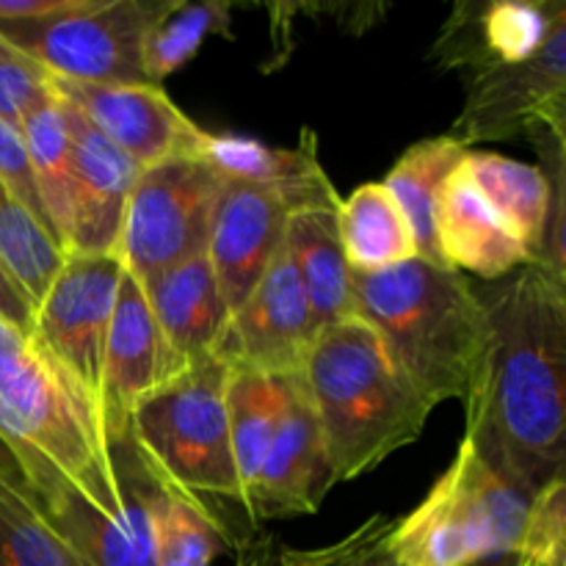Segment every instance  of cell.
<instances>
[{"mask_svg":"<svg viewBox=\"0 0 566 566\" xmlns=\"http://www.w3.org/2000/svg\"><path fill=\"white\" fill-rule=\"evenodd\" d=\"M479 293L490 346L464 401V437L536 497L566 481V313L536 265L486 282Z\"/></svg>","mask_w":566,"mask_h":566,"instance_id":"1","label":"cell"},{"mask_svg":"<svg viewBox=\"0 0 566 566\" xmlns=\"http://www.w3.org/2000/svg\"><path fill=\"white\" fill-rule=\"evenodd\" d=\"M352 315L370 326L431 409L468 401L490 346V315L462 271L423 258L352 274Z\"/></svg>","mask_w":566,"mask_h":566,"instance_id":"2","label":"cell"},{"mask_svg":"<svg viewBox=\"0 0 566 566\" xmlns=\"http://www.w3.org/2000/svg\"><path fill=\"white\" fill-rule=\"evenodd\" d=\"M0 437L25 464L36 495L64 481L99 509L125 506L130 484L114 462L103 415L39 348L31 332L0 318Z\"/></svg>","mask_w":566,"mask_h":566,"instance_id":"3","label":"cell"},{"mask_svg":"<svg viewBox=\"0 0 566 566\" xmlns=\"http://www.w3.org/2000/svg\"><path fill=\"white\" fill-rule=\"evenodd\" d=\"M298 376L318 418L335 484L359 479L412 446L434 412L357 315L313 337Z\"/></svg>","mask_w":566,"mask_h":566,"instance_id":"4","label":"cell"},{"mask_svg":"<svg viewBox=\"0 0 566 566\" xmlns=\"http://www.w3.org/2000/svg\"><path fill=\"white\" fill-rule=\"evenodd\" d=\"M534 495L492 468L462 437L453 462L429 495L396 520L390 551L398 566H473L517 558Z\"/></svg>","mask_w":566,"mask_h":566,"instance_id":"5","label":"cell"},{"mask_svg":"<svg viewBox=\"0 0 566 566\" xmlns=\"http://www.w3.org/2000/svg\"><path fill=\"white\" fill-rule=\"evenodd\" d=\"M227 379L230 365L224 359L216 354L197 359L133 409L125 434L164 484L241 506L227 420Z\"/></svg>","mask_w":566,"mask_h":566,"instance_id":"6","label":"cell"},{"mask_svg":"<svg viewBox=\"0 0 566 566\" xmlns=\"http://www.w3.org/2000/svg\"><path fill=\"white\" fill-rule=\"evenodd\" d=\"M160 0H77L70 11L39 22L0 25V39L72 83H153L144 44Z\"/></svg>","mask_w":566,"mask_h":566,"instance_id":"7","label":"cell"},{"mask_svg":"<svg viewBox=\"0 0 566 566\" xmlns=\"http://www.w3.org/2000/svg\"><path fill=\"white\" fill-rule=\"evenodd\" d=\"M221 186L224 177L193 155L138 171L114 252L127 274L147 282L202 254Z\"/></svg>","mask_w":566,"mask_h":566,"instance_id":"8","label":"cell"},{"mask_svg":"<svg viewBox=\"0 0 566 566\" xmlns=\"http://www.w3.org/2000/svg\"><path fill=\"white\" fill-rule=\"evenodd\" d=\"M125 263L116 254H64L33 307L31 337L99 409L105 340Z\"/></svg>","mask_w":566,"mask_h":566,"instance_id":"9","label":"cell"},{"mask_svg":"<svg viewBox=\"0 0 566 566\" xmlns=\"http://www.w3.org/2000/svg\"><path fill=\"white\" fill-rule=\"evenodd\" d=\"M111 453L130 484V501L122 509H99L64 481H50L33 495V501L86 566H158L149 509L153 473L127 434L111 442Z\"/></svg>","mask_w":566,"mask_h":566,"instance_id":"10","label":"cell"},{"mask_svg":"<svg viewBox=\"0 0 566 566\" xmlns=\"http://www.w3.org/2000/svg\"><path fill=\"white\" fill-rule=\"evenodd\" d=\"M59 99L77 111L94 130L130 155L142 169L169 158L193 155L205 133L158 83H72L50 77Z\"/></svg>","mask_w":566,"mask_h":566,"instance_id":"11","label":"cell"},{"mask_svg":"<svg viewBox=\"0 0 566 566\" xmlns=\"http://www.w3.org/2000/svg\"><path fill=\"white\" fill-rule=\"evenodd\" d=\"M566 92V0L545 42L525 61L468 77V94L448 136L464 147L523 136L536 114Z\"/></svg>","mask_w":566,"mask_h":566,"instance_id":"12","label":"cell"},{"mask_svg":"<svg viewBox=\"0 0 566 566\" xmlns=\"http://www.w3.org/2000/svg\"><path fill=\"white\" fill-rule=\"evenodd\" d=\"M315 337L313 310L291 254L282 247L274 263L232 313L216 357L230 368L298 374Z\"/></svg>","mask_w":566,"mask_h":566,"instance_id":"13","label":"cell"},{"mask_svg":"<svg viewBox=\"0 0 566 566\" xmlns=\"http://www.w3.org/2000/svg\"><path fill=\"white\" fill-rule=\"evenodd\" d=\"M186 368L188 363L177 357L160 332L142 282L125 271L116 293L99 379V415L108 446L125 434L133 409Z\"/></svg>","mask_w":566,"mask_h":566,"instance_id":"14","label":"cell"},{"mask_svg":"<svg viewBox=\"0 0 566 566\" xmlns=\"http://www.w3.org/2000/svg\"><path fill=\"white\" fill-rule=\"evenodd\" d=\"M293 208L282 193L224 180L208 232V254L227 304L235 313L285 247Z\"/></svg>","mask_w":566,"mask_h":566,"instance_id":"15","label":"cell"},{"mask_svg":"<svg viewBox=\"0 0 566 566\" xmlns=\"http://www.w3.org/2000/svg\"><path fill=\"white\" fill-rule=\"evenodd\" d=\"M335 486L318 418L310 403L302 376H287V401L280 429L269 448L260 479L243 512L260 520L315 514Z\"/></svg>","mask_w":566,"mask_h":566,"instance_id":"16","label":"cell"},{"mask_svg":"<svg viewBox=\"0 0 566 566\" xmlns=\"http://www.w3.org/2000/svg\"><path fill=\"white\" fill-rule=\"evenodd\" d=\"M66 116L72 133V221L64 254H114L142 166L94 130L72 105H66Z\"/></svg>","mask_w":566,"mask_h":566,"instance_id":"17","label":"cell"},{"mask_svg":"<svg viewBox=\"0 0 566 566\" xmlns=\"http://www.w3.org/2000/svg\"><path fill=\"white\" fill-rule=\"evenodd\" d=\"M558 0H492L459 3L434 42L440 70L479 72L528 59L551 33Z\"/></svg>","mask_w":566,"mask_h":566,"instance_id":"18","label":"cell"},{"mask_svg":"<svg viewBox=\"0 0 566 566\" xmlns=\"http://www.w3.org/2000/svg\"><path fill=\"white\" fill-rule=\"evenodd\" d=\"M434 232L448 269L470 271L484 282H497L534 265L528 249L468 175L464 160L442 182L434 208Z\"/></svg>","mask_w":566,"mask_h":566,"instance_id":"19","label":"cell"},{"mask_svg":"<svg viewBox=\"0 0 566 566\" xmlns=\"http://www.w3.org/2000/svg\"><path fill=\"white\" fill-rule=\"evenodd\" d=\"M197 158L210 169L219 171L224 180L252 182L282 193L298 208H337L335 186L321 166L313 133H304L298 147H269L247 136H227V133H205Z\"/></svg>","mask_w":566,"mask_h":566,"instance_id":"20","label":"cell"},{"mask_svg":"<svg viewBox=\"0 0 566 566\" xmlns=\"http://www.w3.org/2000/svg\"><path fill=\"white\" fill-rule=\"evenodd\" d=\"M160 332L182 363L213 357L230 326L232 310L221 293L208 254H197L142 282Z\"/></svg>","mask_w":566,"mask_h":566,"instance_id":"21","label":"cell"},{"mask_svg":"<svg viewBox=\"0 0 566 566\" xmlns=\"http://www.w3.org/2000/svg\"><path fill=\"white\" fill-rule=\"evenodd\" d=\"M337 208H298L287 219L285 249L307 291L315 335L352 315V269L343 254Z\"/></svg>","mask_w":566,"mask_h":566,"instance_id":"22","label":"cell"},{"mask_svg":"<svg viewBox=\"0 0 566 566\" xmlns=\"http://www.w3.org/2000/svg\"><path fill=\"white\" fill-rule=\"evenodd\" d=\"M337 230L352 274H379L418 258L407 216L385 182H365L340 199Z\"/></svg>","mask_w":566,"mask_h":566,"instance_id":"23","label":"cell"},{"mask_svg":"<svg viewBox=\"0 0 566 566\" xmlns=\"http://www.w3.org/2000/svg\"><path fill=\"white\" fill-rule=\"evenodd\" d=\"M291 376V374H287ZM287 376L252 368H230L227 379V420L230 446L241 481V509L247 506L260 479L269 448L280 429L287 401Z\"/></svg>","mask_w":566,"mask_h":566,"instance_id":"24","label":"cell"},{"mask_svg":"<svg viewBox=\"0 0 566 566\" xmlns=\"http://www.w3.org/2000/svg\"><path fill=\"white\" fill-rule=\"evenodd\" d=\"M464 169L495 213L506 221L509 230L528 249L536 265L551 219V180L545 169L509 155L479 153V149H468Z\"/></svg>","mask_w":566,"mask_h":566,"instance_id":"25","label":"cell"},{"mask_svg":"<svg viewBox=\"0 0 566 566\" xmlns=\"http://www.w3.org/2000/svg\"><path fill=\"white\" fill-rule=\"evenodd\" d=\"M464 155H468V147L453 136L423 138L412 144L381 180L407 216L409 230L418 243V258L434 265H446L434 232L437 197H440L442 182L462 164Z\"/></svg>","mask_w":566,"mask_h":566,"instance_id":"26","label":"cell"},{"mask_svg":"<svg viewBox=\"0 0 566 566\" xmlns=\"http://www.w3.org/2000/svg\"><path fill=\"white\" fill-rule=\"evenodd\" d=\"M20 130L44 221L64 249L72 221V133L66 105L53 94L22 119Z\"/></svg>","mask_w":566,"mask_h":566,"instance_id":"27","label":"cell"},{"mask_svg":"<svg viewBox=\"0 0 566 566\" xmlns=\"http://www.w3.org/2000/svg\"><path fill=\"white\" fill-rule=\"evenodd\" d=\"M149 509L158 566H210L219 553L235 545L230 528L210 512L202 497L164 484L155 475Z\"/></svg>","mask_w":566,"mask_h":566,"instance_id":"28","label":"cell"},{"mask_svg":"<svg viewBox=\"0 0 566 566\" xmlns=\"http://www.w3.org/2000/svg\"><path fill=\"white\" fill-rule=\"evenodd\" d=\"M0 260L36 307L64 263V249L28 205L0 180Z\"/></svg>","mask_w":566,"mask_h":566,"instance_id":"29","label":"cell"},{"mask_svg":"<svg viewBox=\"0 0 566 566\" xmlns=\"http://www.w3.org/2000/svg\"><path fill=\"white\" fill-rule=\"evenodd\" d=\"M230 28V3H182L160 0L158 14L144 44V66L153 83H164L171 72L186 66L202 42Z\"/></svg>","mask_w":566,"mask_h":566,"instance_id":"30","label":"cell"},{"mask_svg":"<svg viewBox=\"0 0 566 566\" xmlns=\"http://www.w3.org/2000/svg\"><path fill=\"white\" fill-rule=\"evenodd\" d=\"M0 566H86L39 512L31 492L0 479Z\"/></svg>","mask_w":566,"mask_h":566,"instance_id":"31","label":"cell"},{"mask_svg":"<svg viewBox=\"0 0 566 566\" xmlns=\"http://www.w3.org/2000/svg\"><path fill=\"white\" fill-rule=\"evenodd\" d=\"M396 520L376 514L343 539L313 551H293L282 545L280 566H398L390 551Z\"/></svg>","mask_w":566,"mask_h":566,"instance_id":"32","label":"cell"},{"mask_svg":"<svg viewBox=\"0 0 566 566\" xmlns=\"http://www.w3.org/2000/svg\"><path fill=\"white\" fill-rule=\"evenodd\" d=\"M528 136L539 147L542 158H545L542 169L551 180V219H547L545 243H542L536 269L551 282L553 293L566 313V147H558L536 133H528Z\"/></svg>","mask_w":566,"mask_h":566,"instance_id":"33","label":"cell"},{"mask_svg":"<svg viewBox=\"0 0 566 566\" xmlns=\"http://www.w3.org/2000/svg\"><path fill=\"white\" fill-rule=\"evenodd\" d=\"M53 97L50 75L0 39V119L20 127L33 108Z\"/></svg>","mask_w":566,"mask_h":566,"instance_id":"34","label":"cell"},{"mask_svg":"<svg viewBox=\"0 0 566 566\" xmlns=\"http://www.w3.org/2000/svg\"><path fill=\"white\" fill-rule=\"evenodd\" d=\"M520 556L545 566H566V481L545 486L534 497Z\"/></svg>","mask_w":566,"mask_h":566,"instance_id":"35","label":"cell"},{"mask_svg":"<svg viewBox=\"0 0 566 566\" xmlns=\"http://www.w3.org/2000/svg\"><path fill=\"white\" fill-rule=\"evenodd\" d=\"M0 180L28 205L33 216L48 227L42 213V205H39V193L36 186H33V171H31V160H28V147L25 138H22V130L11 122L0 119ZM50 232V227H48ZM53 235V232H50ZM59 243V241H55Z\"/></svg>","mask_w":566,"mask_h":566,"instance_id":"36","label":"cell"},{"mask_svg":"<svg viewBox=\"0 0 566 566\" xmlns=\"http://www.w3.org/2000/svg\"><path fill=\"white\" fill-rule=\"evenodd\" d=\"M0 318L6 324L17 326L22 332H31L33 324V302L25 296L20 285L14 282V276L9 274V269L0 260Z\"/></svg>","mask_w":566,"mask_h":566,"instance_id":"37","label":"cell"},{"mask_svg":"<svg viewBox=\"0 0 566 566\" xmlns=\"http://www.w3.org/2000/svg\"><path fill=\"white\" fill-rule=\"evenodd\" d=\"M77 0H0V25L39 22L70 11Z\"/></svg>","mask_w":566,"mask_h":566,"instance_id":"38","label":"cell"},{"mask_svg":"<svg viewBox=\"0 0 566 566\" xmlns=\"http://www.w3.org/2000/svg\"><path fill=\"white\" fill-rule=\"evenodd\" d=\"M282 545H276L274 536H249L235 542V562L232 566H280Z\"/></svg>","mask_w":566,"mask_h":566,"instance_id":"39","label":"cell"},{"mask_svg":"<svg viewBox=\"0 0 566 566\" xmlns=\"http://www.w3.org/2000/svg\"><path fill=\"white\" fill-rule=\"evenodd\" d=\"M528 133L545 136L547 142L558 144V147H566V92L558 94L556 99H551V103L536 114L534 125L528 127Z\"/></svg>","mask_w":566,"mask_h":566,"instance_id":"40","label":"cell"},{"mask_svg":"<svg viewBox=\"0 0 566 566\" xmlns=\"http://www.w3.org/2000/svg\"><path fill=\"white\" fill-rule=\"evenodd\" d=\"M0 479L9 481V484H14L17 490L31 492L33 495L31 479H28V473H25V464L20 462V457L11 451L9 442H6L3 437H0Z\"/></svg>","mask_w":566,"mask_h":566,"instance_id":"41","label":"cell"},{"mask_svg":"<svg viewBox=\"0 0 566 566\" xmlns=\"http://www.w3.org/2000/svg\"><path fill=\"white\" fill-rule=\"evenodd\" d=\"M473 566H517V558H501V562H484V564H473Z\"/></svg>","mask_w":566,"mask_h":566,"instance_id":"42","label":"cell"},{"mask_svg":"<svg viewBox=\"0 0 566 566\" xmlns=\"http://www.w3.org/2000/svg\"><path fill=\"white\" fill-rule=\"evenodd\" d=\"M517 566H545V564H542V562H534V558L517 556Z\"/></svg>","mask_w":566,"mask_h":566,"instance_id":"43","label":"cell"}]
</instances>
